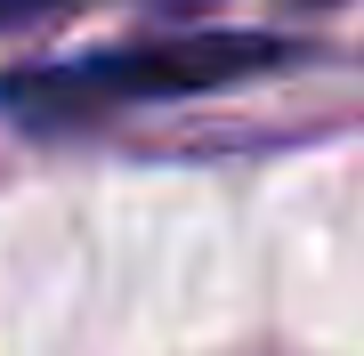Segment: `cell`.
<instances>
[{"label":"cell","mask_w":364,"mask_h":356,"mask_svg":"<svg viewBox=\"0 0 364 356\" xmlns=\"http://www.w3.org/2000/svg\"><path fill=\"white\" fill-rule=\"evenodd\" d=\"M291 41L275 33H162V41H122V49L90 57H49L0 81V114L25 130H73V122H105L122 106H170V97L227 90L243 73L284 65Z\"/></svg>","instance_id":"obj_1"}]
</instances>
